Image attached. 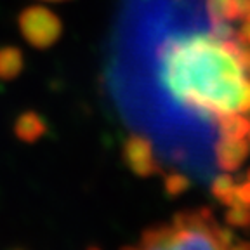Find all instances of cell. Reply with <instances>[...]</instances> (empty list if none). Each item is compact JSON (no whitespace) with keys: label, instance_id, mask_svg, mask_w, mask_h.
Returning <instances> with one entry per match:
<instances>
[{"label":"cell","instance_id":"obj_1","mask_svg":"<svg viewBox=\"0 0 250 250\" xmlns=\"http://www.w3.org/2000/svg\"><path fill=\"white\" fill-rule=\"evenodd\" d=\"M240 40L214 33L170 37L158 49V82L177 106L214 120L250 113V78Z\"/></svg>","mask_w":250,"mask_h":250},{"label":"cell","instance_id":"obj_2","mask_svg":"<svg viewBox=\"0 0 250 250\" xmlns=\"http://www.w3.org/2000/svg\"><path fill=\"white\" fill-rule=\"evenodd\" d=\"M236 242L229 229L221 228L210 212H184L139 238L129 250H229Z\"/></svg>","mask_w":250,"mask_h":250},{"label":"cell","instance_id":"obj_3","mask_svg":"<svg viewBox=\"0 0 250 250\" xmlns=\"http://www.w3.org/2000/svg\"><path fill=\"white\" fill-rule=\"evenodd\" d=\"M20 30L33 47L45 49L52 45L61 35V21L52 11L40 5H33L21 12Z\"/></svg>","mask_w":250,"mask_h":250},{"label":"cell","instance_id":"obj_4","mask_svg":"<svg viewBox=\"0 0 250 250\" xmlns=\"http://www.w3.org/2000/svg\"><path fill=\"white\" fill-rule=\"evenodd\" d=\"M250 153V145L247 139H234V137H221L215 146V160L221 168L228 172L238 170L247 160Z\"/></svg>","mask_w":250,"mask_h":250},{"label":"cell","instance_id":"obj_5","mask_svg":"<svg viewBox=\"0 0 250 250\" xmlns=\"http://www.w3.org/2000/svg\"><path fill=\"white\" fill-rule=\"evenodd\" d=\"M125 160L139 176H149L155 172V155L151 146L143 139H130L125 146Z\"/></svg>","mask_w":250,"mask_h":250},{"label":"cell","instance_id":"obj_6","mask_svg":"<svg viewBox=\"0 0 250 250\" xmlns=\"http://www.w3.org/2000/svg\"><path fill=\"white\" fill-rule=\"evenodd\" d=\"M207 11L210 21L245 20L250 12V0H207Z\"/></svg>","mask_w":250,"mask_h":250},{"label":"cell","instance_id":"obj_7","mask_svg":"<svg viewBox=\"0 0 250 250\" xmlns=\"http://www.w3.org/2000/svg\"><path fill=\"white\" fill-rule=\"evenodd\" d=\"M219 127L224 137H234V139H245L250 130V120L242 113L228 115L219 118Z\"/></svg>","mask_w":250,"mask_h":250},{"label":"cell","instance_id":"obj_8","mask_svg":"<svg viewBox=\"0 0 250 250\" xmlns=\"http://www.w3.org/2000/svg\"><path fill=\"white\" fill-rule=\"evenodd\" d=\"M23 68V56L16 47L0 49V78L11 80L20 73Z\"/></svg>","mask_w":250,"mask_h":250},{"label":"cell","instance_id":"obj_9","mask_svg":"<svg viewBox=\"0 0 250 250\" xmlns=\"http://www.w3.org/2000/svg\"><path fill=\"white\" fill-rule=\"evenodd\" d=\"M18 134H20L23 139L26 141H33L43 132V127H42V120H40L37 115L33 113H28L23 115L18 122V127H16Z\"/></svg>","mask_w":250,"mask_h":250},{"label":"cell","instance_id":"obj_10","mask_svg":"<svg viewBox=\"0 0 250 250\" xmlns=\"http://www.w3.org/2000/svg\"><path fill=\"white\" fill-rule=\"evenodd\" d=\"M226 221L233 226L245 228L250 224V207L247 205H236V207H229L226 214Z\"/></svg>","mask_w":250,"mask_h":250},{"label":"cell","instance_id":"obj_11","mask_svg":"<svg viewBox=\"0 0 250 250\" xmlns=\"http://www.w3.org/2000/svg\"><path fill=\"white\" fill-rule=\"evenodd\" d=\"M234 188H236V184H234L233 177L228 176V174H223V176H219L214 181V184H212V193L223 202L228 195H231L234 191Z\"/></svg>","mask_w":250,"mask_h":250},{"label":"cell","instance_id":"obj_12","mask_svg":"<svg viewBox=\"0 0 250 250\" xmlns=\"http://www.w3.org/2000/svg\"><path fill=\"white\" fill-rule=\"evenodd\" d=\"M234 195H236V198H238V202L242 203V205L250 207V181H247V183H243V184H236Z\"/></svg>","mask_w":250,"mask_h":250},{"label":"cell","instance_id":"obj_13","mask_svg":"<svg viewBox=\"0 0 250 250\" xmlns=\"http://www.w3.org/2000/svg\"><path fill=\"white\" fill-rule=\"evenodd\" d=\"M236 39H238L240 42L245 43V45L250 47V23H247L245 21V24L240 28V33L236 35Z\"/></svg>","mask_w":250,"mask_h":250},{"label":"cell","instance_id":"obj_14","mask_svg":"<svg viewBox=\"0 0 250 250\" xmlns=\"http://www.w3.org/2000/svg\"><path fill=\"white\" fill-rule=\"evenodd\" d=\"M229 250H250V243L247 242H234L233 245L229 247Z\"/></svg>","mask_w":250,"mask_h":250},{"label":"cell","instance_id":"obj_15","mask_svg":"<svg viewBox=\"0 0 250 250\" xmlns=\"http://www.w3.org/2000/svg\"><path fill=\"white\" fill-rule=\"evenodd\" d=\"M247 143L250 145V130H249V134H247Z\"/></svg>","mask_w":250,"mask_h":250},{"label":"cell","instance_id":"obj_16","mask_svg":"<svg viewBox=\"0 0 250 250\" xmlns=\"http://www.w3.org/2000/svg\"><path fill=\"white\" fill-rule=\"evenodd\" d=\"M245 20H247V23H250V12H249V14H247V18H245Z\"/></svg>","mask_w":250,"mask_h":250},{"label":"cell","instance_id":"obj_17","mask_svg":"<svg viewBox=\"0 0 250 250\" xmlns=\"http://www.w3.org/2000/svg\"><path fill=\"white\" fill-rule=\"evenodd\" d=\"M247 181H250V168H249V172H247Z\"/></svg>","mask_w":250,"mask_h":250},{"label":"cell","instance_id":"obj_18","mask_svg":"<svg viewBox=\"0 0 250 250\" xmlns=\"http://www.w3.org/2000/svg\"><path fill=\"white\" fill-rule=\"evenodd\" d=\"M247 71H249V73H250V62H249V66H247Z\"/></svg>","mask_w":250,"mask_h":250}]
</instances>
